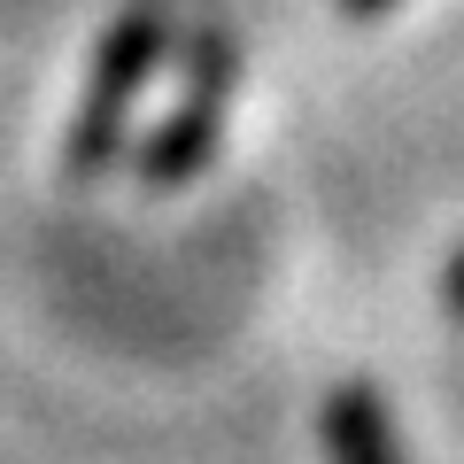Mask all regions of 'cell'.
<instances>
[{
	"instance_id": "cell-2",
	"label": "cell",
	"mask_w": 464,
	"mask_h": 464,
	"mask_svg": "<svg viewBox=\"0 0 464 464\" xmlns=\"http://www.w3.org/2000/svg\"><path fill=\"white\" fill-rule=\"evenodd\" d=\"M232 85H240V39H232V24H201L194 54H186V93L170 101V116H155V132L132 155V179L148 194H170L217 163L232 124Z\"/></svg>"
},
{
	"instance_id": "cell-5",
	"label": "cell",
	"mask_w": 464,
	"mask_h": 464,
	"mask_svg": "<svg viewBox=\"0 0 464 464\" xmlns=\"http://www.w3.org/2000/svg\"><path fill=\"white\" fill-rule=\"evenodd\" d=\"M395 0H341V16H356V24H372V16H387Z\"/></svg>"
},
{
	"instance_id": "cell-1",
	"label": "cell",
	"mask_w": 464,
	"mask_h": 464,
	"mask_svg": "<svg viewBox=\"0 0 464 464\" xmlns=\"http://www.w3.org/2000/svg\"><path fill=\"white\" fill-rule=\"evenodd\" d=\"M163 54H170V8L163 0H132V8L101 32L93 63H85L78 116H70V140H63V170L70 179H101V170L124 155L132 101L155 85V63H163Z\"/></svg>"
},
{
	"instance_id": "cell-3",
	"label": "cell",
	"mask_w": 464,
	"mask_h": 464,
	"mask_svg": "<svg viewBox=\"0 0 464 464\" xmlns=\"http://www.w3.org/2000/svg\"><path fill=\"white\" fill-rule=\"evenodd\" d=\"M317 433H325L333 464H411V441L387 418V395L372 380H341L317 411Z\"/></svg>"
},
{
	"instance_id": "cell-4",
	"label": "cell",
	"mask_w": 464,
	"mask_h": 464,
	"mask_svg": "<svg viewBox=\"0 0 464 464\" xmlns=\"http://www.w3.org/2000/svg\"><path fill=\"white\" fill-rule=\"evenodd\" d=\"M441 310H449V317L464 325V248L449 256V271H441Z\"/></svg>"
}]
</instances>
